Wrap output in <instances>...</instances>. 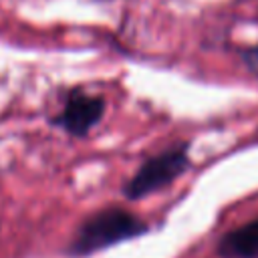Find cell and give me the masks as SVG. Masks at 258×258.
<instances>
[{"label":"cell","mask_w":258,"mask_h":258,"mask_svg":"<svg viewBox=\"0 0 258 258\" xmlns=\"http://www.w3.org/2000/svg\"><path fill=\"white\" fill-rule=\"evenodd\" d=\"M252 60H256V62H258V48L252 52Z\"/></svg>","instance_id":"5b68a950"},{"label":"cell","mask_w":258,"mask_h":258,"mask_svg":"<svg viewBox=\"0 0 258 258\" xmlns=\"http://www.w3.org/2000/svg\"><path fill=\"white\" fill-rule=\"evenodd\" d=\"M105 109L107 101L103 95H93L81 87H75L64 95L60 111L54 113L48 123L73 137H85L93 127L99 125Z\"/></svg>","instance_id":"3957f363"},{"label":"cell","mask_w":258,"mask_h":258,"mask_svg":"<svg viewBox=\"0 0 258 258\" xmlns=\"http://www.w3.org/2000/svg\"><path fill=\"white\" fill-rule=\"evenodd\" d=\"M218 254L222 258H258V220L228 232L218 244Z\"/></svg>","instance_id":"277c9868"},{"label":"cell","mask_w":258,"mask_h":258,"mask_svg":"<svg viewBox=\"0 0 258 258\" xmlns=\"http://www.w3.org/2000/svg\"><path fill=\"white\" fill-rule=\"evenodd\" d=\"M187 147L189 143H175L159 151L157 155L147 157L139 165V169L125 181L123 196L131 202H137L161 187H167L189 167Z\"/></svg>","instance_id":"7a4b0ae2"},{"label":"cell","mask_w":258,"mask_h":258,"mask_svg":"<svg viewBox=\"0 0 258 258\" xmlns=\"http://www.w3.org/2000/svg\"><path fill=\"white\" fill-rule=\"evenodd\" d=\"M147 230L149 226L127 208L107 206L89 214L79 224L71 244L67 246V254L77 258L91 256L95 252L117 246L125 240L139 238Z\"/></svg>","instance_id":"6da1fadb"}]
</instances>
